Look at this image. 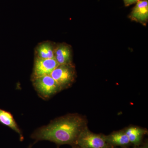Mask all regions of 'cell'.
<instances>
[{
  "instance_id": "30bf717a",
  "label": "cell",
  "mask_w": 148,
  "mask_h": 148,
  "mask_svg": "<svg viewBox=\"0 0 148 148\" xmlns=\"http://www.w3.org/2000/svg\"><path fill=\"white\" fill-rule=\"evenodd\" d=\"M55 46L50 42H45L40 44L36 49V57L42 59L54 58Z\"/></svg>"
},
{
  "instance_id": "9a60e30c",
  "label": "cell",
  "mask_w": 148,
  "mask_h": 148,
  "mask_svg": "<svg viewBox=\"0 0 148 148\" xmlns=\"http://www.w3.org/2000/svg\"><path fill=\"white\" fill-rule=\"evenodd\" d=\"M29 148H30V147H29Z\"/></svg>"
},
{
  "instance_id": "5b68a950",
  "label": "cell",
  "mask_w": 148,
  "mask_h": 148,
  "mask_svg": "<svg viewBox=\"0 0 148 148\" xmlns=\"http://www.w3.org/2000/svg\"><path fill=\"white\" fill-rule=\"evenodd\" d=\"M58 63L53 59H42L36 57L34 65L33 79L51 74L58 66Z\"/></svg>"
},
{
  "instance_id": "52a82bcc",
  "label": "cell",
  "mask_w": 148,
  "mask_h": 148,
  "mask_svg": "<svg viewBox=\"0 0 148 148\" xmlns=\"http://www.w3.org/2000/svg\"><path fill=\"white\" fill-rule=\"evenodd\" d=\"M54 58L58 65L72 64V51L71 47L65 43L56 46Z\"/></svg>"
},
{
  "instance_id": "8fae6325",
  "label": "cell",
  "mask_w": 148,
  "mask_h": 148,
  "mask_svg": "<svg viewBox=\"0 0 148 148\" xmlns=\"http://www.w3.org/2000/svg\"><path fill=\"white\" fill-rule=\"evenodd\" d=\"M0 122L10 127L18 133L21 140L23 139L21 131L10 113L0 109Z\"/></svg>"
},
{
  "instance_id": "3957f363",
  "label": "cell",
  "mask_w": 148,
  "mask_h": 148,
  "mask_svg": "<svg viewBox=\"0 0 148 148\" xmlns=\"http://www.w3.org/2000/svg\"><path fill=\"white\" fill-rule=\"evenodd\" d=\"M50 75L62 90L71 85L75 81L76 75L75 66L72 63L58 65Z\"/></svg>"
},
{
  "instance_id": "4fadbf2b",
  "label": "cell",
  "mask_w": 148,
  "mask_h": 148,
  "mask_svg": "<svg viewBox=\"0 0 148 148\" xmlns=\"http://www.w3.org/2000/svg\"><path fill=\"white\" fill-rule=\"evenodd\" d=\"M136 148H148V145L147 144H146L145 145L142 146V147H137Z\"/></svg>"
},
{
  "instance_id": "ba28073f",
  "label": "cell",
  "mask_w": 148,
  "mask_h": 148,
  "mask_svg": "<svg viewBox=\"0 0 148 148\" xmlns=\"http://www.w3.org/2000/svg\"><path fill=\"white\" fill-rule=\"evenodd\" d=\"M106 138L107 142L114 148L115 147L126 148L131 145L123 130L115 131L110 135H106Z\"/></svg>"
},
{
  "instance_id": "9c48e42d",
  "label": "cell",
  "mask_w": 148,
  "mask_h": 148,
  "mask_svg": "<svg viewBox=\"0 0 148 148\" xmlns=\"http://www.w3.org/2000/svg\"><path fill=\"white\" fill-rule=\"evenodd\" d=\"M123 130L130 144L136 147H139L141 145L143 137L148 132L147 129L138 126H130Z\"/></svg>"
},
{
  "instance_id": "6da1fadb",
  "label": "cell",
  "mask_w": 148,
  "mask_h": 148,
  "mask_svg": "<svg viewBox=\"0 0 148 148\" xmlns=\"http://www.w3.org/2000/svg\"><path fill=\"white\" fill-rule=\"evenodd\" d=\"M86 126L87 121L84 116L73 114L58 119L40 128L32 137L37 140H48L57 145L75 146L80 132Z\"/></svg>"
},
{
  "instance_id": "7c38bea8",
  "label": "cell",
  "mask_w": 148,
  "mask_h": 148,
  "mask_svg": "<svg viewBox=\"0 0 148 148\" xmlns=\"http://www.w3.org/2000/svg\"><path fill=\"white\" fill-rule=\"evenodd\" d=\"M123 1L125 6H128L138 2L139 0H123Z\"/></svg>"
},
{
  "instance_id": "5bb4252c",
  "label": "cell",
  "mask_w": 148,
  "mask_h": 148,
  "mask_svg": "<svg viewBox=\"0 0 148 148\" xmlns=\"http://www.w3.org/2000/svg\"><path fill=\"white\" fill-rule=\"evenodd\" d=\"M75 148H80L79 147H75Z\"/></svg>"
},
{
  "instance_id": "8992f818",
  "label": "cell",
  "mask_w": 148,
  "mask_h": 148,
  "mask_svg": "<svg viewBox=\"0 0 148 148\" xmlns=\"http://www.w3.org/2000/svg\"><path fill=\"white\" fill-rule=\"evenodd\" d=\"M132 21L146 26L148 21V0H139L129 15Z\"/></svg>"
},
{
  "instance_id": "7a4b0ae2",
  "label": "cell",
  "mask_w": 148,
  "mask_h": 148,
  "mask_svg": "<svg viewBox=\"0 0 148 148\" xmlns=\"http://www.w3.org/2000/svg\"><path fill=\"white\" fill-rule=\"evenodd\" d=\"M76 145L81 148H114L107 142L106 135L93 133L87 126L80 132Z\"/></svg>"
},
{
  "instance_id": "277c9868",
  "label": "cell",
  "mask_w": 148,
  "mask_h": 148,
  "mask_svg": "<svg viewBox=\"0 0 148 148\" xmlns=\"http://www.w3.org/2000/svg\"><path fill=\"white\" fill-rule=\"evenodd\" d=\"M34 86L37 92L44 98H49L61 91V89L51 75L33 79Z\"/></svg>"
}]
</instances>
